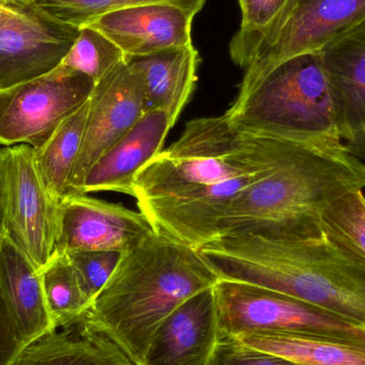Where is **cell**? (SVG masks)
I'll list each match as a JSON object with an SVG mask.
<instances>
[{"label": "cell", "mask_w": 365, "mask_h": 365, "mask_svg": "<svg viewBox=\"0 0 365 365\" xmlns=\"http://www.w3.org/2000/svg\"><path fill=\"white\" fill-rule=\"evenodd\" d=\"M71 328L48 332L24 347L12 365H134L106 336Z\"/></svg>", "instance_id": "cell-19"}, {"label": "cell", "mask_w": 365, "mask_h": 365, "mask_svg": "<svg viewBox=\"0 0 365 365\" xmlns=\"http://www.w3.org/2000/svg\"><path fill=\"white\" fill-rule=\"evenodd\" d=\"M284 141L238 130L225 113L191 120L137 175V205L182 201L212 185L264 173L276 164Z\"/></svg>", "instance_id": "cell-4"}, {"label": "cell", "mask_w": 365, "mask_h": 365, "mask_svg": "<svg viewBox=\"0 0 365 365\" xmlns=\"http://www.w3.org/2000/svg\"><path fill=\"white\" fill-rule=\"evenodd\" d=\"M364 188L365 164L344 143L287 140L274 168L223 208L215 240L240 234L319 237L330 204Z\"/></svg>", "instance_id": "cell-1"}, {"label": "cell", "mask_w": 365, "mask_h": 365, "mask_svg": "<svg viewBox=\"0 0 365 365\" xmlns=\"http://www.w3.org/2000/svg\"><path fill=\"white\" fill-rule=\"evenodd\" d=\"M154 232L151 222L141 212L83 193H71L60 201L56 252L93 250L125 253Z\"/></svg>", "instance_id": "cell-12"}, {"label": "cell", "mask_w": 365, "mask_h": 365, "mask_svg": "<svg viewBox=\"0 0 365 365\" xmlns=\"http://www.w3.org/2000/svg\"><path fill=\"white\" fill-rule=\"evenodd\" d=\"M210 365H297L266 351L244 344L233 336L219 340Z\"/></svg>", "instance_id": "cell-28"}, {"label": "cell", "mask_w": 365, "mask_h": 365, "mask_svg": "<svg viewBox=\"0 0 365 365\" xmlns=\"http://www.w3.org/2000/svg\"><path fill=\"white\" fill-rule=\"evenodd\" d=\"M207 0L153 2L121 9L90 24L125 58L143 57L192 44V21Z\"/></svg>", "instance_id": "cell-11"}, {"label": "cell", "mask_w": 365, "mask_h": 365, "mask_svg": "<svg viewBox=\"0 0 365 365\" xmlns=\"http://www.w3.org/2000/svg\"><path fill=\"white\" fill-rule=\"evenodd\" d=\"M60 202L36 170L34 148L0 150L1 229L40 272L53 259L59 234Z\"/></svg>", "instance_id": "cell-7"}, {"label": "cell", "mask_w": 365, "mask_h": 365, "mask_svg": "<svg viewBox=\"0 0 365 365\" xmlns=\"http://www.w3.org/2000/svg\"><path fill=\"white\" fill-rule=\"evenodd\" d=\"M201 58L193 45L143 57L125 58L141 77L145 113L164 110L175 126L192 96Z\"/></svg>", "instance_id": "cell-17"}, {"label": "cell", "mask_w": 365, "mask_h": 365, "mask_svg": "<svg viewBox=\"0 0 365 365\" xmlns=\"http://www.w3.org/2000/svg\"><path fill=\"white\" fill-rule=\"evenodd\" d=\"M36 8V4L32 6L31 8L25 9V10H19V9L6 8V6H0V27L4 25L6 21L16 15L23 14V13L29 12L32 9Z\"/></svg>", "instance_id": "cell-30"}, {"label": "cell", "mask_w": 365, "mask_h": 365, "mask_svg": "<svg viewBox=\"0 0 365 365\" xmlns=\"http://www.w3.org/2000/svg\"><path fill=\"white\" fill-rule=\"evenodd\" d=\"M38 10L47 16L81 28L90 25L107 13L138 4L153 2L182 1V0H32Z\"/></svg>", "instance_id": "cell-26"}, {"label": "cell", "mask_w": 365, "mask_h": 365, "mask_svg": "<svg viewBox=\"0 0 365 365\" xmlns=\"http://www.w3.org/2000/svg\"><path fill=\"white\" fill-rule=\"evenodd\" d=\"M323 231L365 263V197L351 191L336 199L322 217Z\"/></svg>", "instance_id": "cell-25"}, {"label": "cell", "mask_w": 365, "mask_h": 365, "mask_svg": "<svg viewBox=\"0 0 365 365\" xmlns=\"http://www.w3.org/2000/svg\"><path fill=\"white\" fill-rule=\"evenodd\" d=\"M40 274L47 310L55 329L78 325L90 302L66 253L56 252Z\"/></svg>", "instance_id": "cell-22"}, {"label": "cell", "mask_w": 365, "mask_h": 365, "mask_svg": "<svg viewBox=\"0 0 365 365\" xmlns=\"http://www.w3.org/2000/svg\"><path fill=\"white\" fill-rule=\"evenodd\" d=\"M26 345L0 289V365H12Z\"/></svg>", "instance_id": "cell-29"}, {"label": "cell", "mask_w": 365, "mask_h": 365, "mask_svg": "<svg viewBox=\"0 0 365 365\" xmlns=\"http://www.w3.org/2000/svg\"><path fill=\"white\" fill-rule=\"evenodd\" d=\"M125 60L121 49L90 26L81 27L61 66L81 73L96 83Z\"/></svg>", "instance_id": "cell-24"}, {"label": "cell", "mask_w": 365, "mask_h": 365, "mask_svg": "<svg viewBox=\"0 0 365 365\" xmlns=\"http://www.w3.org/2000/svg\"><path fill=\"white\" fill-rule=\"evenodd\" d=\"M89 100L64 120L51 138L34 149L36 170L49 195L61 201L70 195V182L83 145Z\"/></svg>", "instance_id": "cell-21"}, {"label": "cell", "mask_w": 365, "mask_h": 365, "mask_svg": "<svg viewBox=\"0 0 365 365\" xmlns=\"http://www.w3.org/2000/svg\"><path fill=\"white\" fill-rule=\"evenodd\" d=\"M219 332L310 334L365 345V326L285 294L237 281L214 287Z\"/></svg>", "instance_id": "cell-6"}, {"label": "cell", "mask_w": 365, "mask_h": 365, "mask_svg": "<svg viewBox=\"0 0 365 365\" xmlns=\"http://www.w3.org/2000/svg\"><path fill=\"white\" fill-rule=\"evenodd\" d=\"M0 230H1V216H0Z\"/></svg>", "instance_id": "cell-33"}, {"label": "cell", "mask_w": 365, "mask_h": 365, "mask_svg": "<svg viewBox=\"0 0 365 365\" xmlns=\"http://www.w3.org/2000/svg\"><path fill=\"white\" fill-rule=\"evenodd\" d=\"M343 143L365 156V21L319 51Z\"/></svg>", "instance_id": "cell-15"}, {"label": "cell", "mask_w": 365, "mask_h": 365, "mask_svg": "<svg viewBox=\"0 0 365 365\" xmlns=\"http://www.w3.org/2000/svg\"><path fill=\"white\" fill-rule=\"evenodd\" d=\"M225 115L238 130L297 143H343L321 53L294 56L240 87Z\"/></svg>", "instance_id": "cell-5"}, {"label": "cell", "mask_w": 365, "mask_h": 365, "mask_svg": "<svg viewBox=\"0 0 365 365\" xmlns=\"http://www.w3.org/2000/svg\"><path fill=\"white\" fill-rule=\"evenodd\" d=\"M79 30L47 16L36 6L6 21L0 27V90L57 68Z\"/></svg>", "instance_id": "cell-13"}, {"label": "cell", "mask_w": 365, "mask_h": 365, "mask_svg": "<svg viewBox=\"0 0 365 365\" xmlns=\"http://www.w3.org/2000/svg\"><path fill=\"white\" fill-rule=\"evenodd\" d=\"M197 250L219 280L272 289L365 326V263L325 232L308 238L222 236Z\"/></svg>", "instance_id": "cell-2"}, {"label": "cell", "mask_w": 365, "mask_h": 365, "mask_svg": "<svg viewBox=\"0 0 365 365\" xmlns=\"http://www.w3.org/2000/svg\"><path fill=\"white\" fill-rule=\"evenodd\" d=\"M248 346L297 365H365V345L310 334H261L237 336Z\"/></svg>", "instance_id": "cell-20"}, {"label": "cell", "mask_w": 365, "mask_h": 365, "mask_svg": "<svg viewBox=\"0 0 365 365\" xmlns=\"http://www.w3.org/2000/svg\"><path fill=\"white\" fill-rule=\"evenodd\" d=\"M219 340L212 287L182 302L162 322L140 365H210Z\"/></svg>", "instance_id": "cell-14"}, {"label": "cell", "mask_w": 365, "mask_h": 365, "mask_svg": "<svg viewBox=\"0 0 365 365\" xmlns=\"http://www.w3.org/2000/svg\"><path fill=\"white\" fill-rule=\"evenodd\" d=\"M19 2H21V4H34V1L32 0H19Z\"/></svg>", "instance_id": "cell-32"}, {"label": "cell", "mask_w": 365, "mask_h": 365, "mask_svg": "<svg viewBox=\"0 0 365 365\" xmlns=\"http://www.w3.org/2000/svg\"><path fill=\"white\" fill-rule=\"evenodd\" d=\"M218 281L197 249L154 232L122 255L76 326L106 336L140 365L162 322Z\"/></svg>", "instance_id": "cell-3"}, {"label": "cell", "mask_w": 365, "mask_h": 365, "mask_svg": "<svg viewBox=\"0 0 365 365\" xmlns=\"http://www.w3.org/2000/svg\"><path fill=\"white\" fill-rule=\"evenodd\" d=\"M0 289L26 344L57 330L47 310L40 272L2 229Z\"/></svg>", "instance_id": "cell-18"}, {"label": "cell", "mask_w": 365, "mask_h": 365, "mask_svg": "<svg viewBox=\"0 0 365 365\" xmlns=\"http://www.w3.org/2000/svg\"><path fill=\"white\" fill-rule=\"evenodd\" d=\"M365 21V0H295L279 29L253 53L240 87L294 56L317 53Z\"/></svg>", "instance_id": "cell-9"}, {"label": "cell", "mask_w": 365, "mask_h": 365, "mask_svg": "<svg viewBox=\"0 0 365 365\" xmlns=\"http://www.w3.org/2000/svg\"><path fill=\"white\" fill-rule=\"evenodd\" d=\"M0 6H6V8L25 10V9L31 8L32 6H34V4H24L19 2V0H0Z\"/></svg>", "instance_id": "cell-31"}, {"label": "cell", "mask_w": 365, "mask_h": 365, "mask_svg": "<svg viewBox=\"0 0 365 365\" xmlns=\"http://www.w3.org/2000/svg\"><path fill=\"white\" fill-rule=\"evenodd\" d=\"M173 128L166 111H145L137 123L91 167L78 193L115 191L135 197L137 175L163 151Z\"/></svg>", "instance_id": "cell-16"}, {"label": "cell", "mask_w": 365, "mask_h": 365, "mask_svg": "<svg viewBox=\"0 0 365 365\" xmlns=\"http://www.w3.org/2000/svg\"><path fill=\"white\" fill-rule=\"evenodd\" d=\"M145 113L141 77L124 60L94 86L81 152L70 182L78 193L91 167L120 140Z\"/></svg>", "instance_id": "cell-10"}, {"label": "cell", "mask_w": 365, "mask_h": 365, "mask_svg": "<svg viewBox=\"0 0 365 365\" xmlns=\"http://www.w3.org/2000/svg\"><path fill=\"white\" fill-rule=\"evenodd\" d=\"M96 81L60 64L38 78L0 90V145L38 149L90 98Z\"/></svg>", "instance_id": "cell-8"}, {"label": "cell", "mask_w": 365, "mask_h": 365, "mask_svg": "<svg viewBox=\"0 0 365 365\" xmlns=\"http://www.w3.org/2000/svg\"><path fill=\"white\" fill-rule=\"evenodd\" d=\"M295 0H238L240 30L230 43V55L245 70L259 45L282 25Z\"/></svg>", "instance_id": "cell-23"}, {"label": "cell", "mask_w": 365, "mask_h": 365, "mask_svg": "<svg viewBox=\"0 0 365 365\" xmlns=\"http://www.w3.org/2000/svg\"><path fill=\"white\" fill-rule=\"evenodd\" d=\"M90 304L110 279L124 253L119 251L74 250L66 252Z\"/></svg>", "instance_id": "cell-27"}]
</instances>
